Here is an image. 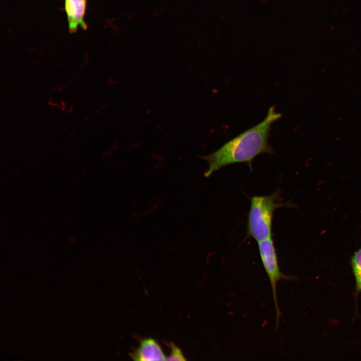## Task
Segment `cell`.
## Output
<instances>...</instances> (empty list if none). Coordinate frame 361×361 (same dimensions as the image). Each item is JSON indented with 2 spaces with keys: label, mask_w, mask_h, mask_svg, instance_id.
Returning a JSON list of instances; mask_svg holds the SVG:
<instances>
[{
  "label": "cell",
  "mask_w": 361,
  "mask_h": 361,
  "mask_svg": "<svg viewBox=\"0 0 361 361\" xmlns=\"http://www.w3.org/2000/svg\"><path fill=\"white\" fill-rule=\"evenodd\" d=\"M87 3V0L64 1V10L70 33L76 32L79 27L84 30L87 29L85 21Z\"/></svg>",
  "instance_id": "4"
},
{
  "label": "cell",
  "mask_w": 361,
  "mask_h": 361,
  "mask_svg": "<svg viewBox=\"0 0 361 361\" xmlns=\"http://www.w3.org/2000/svg\"><path fill=\"white\" fill-rule=\"evenodd\" d=\"M258 247L262 265L271 287L276 311V326H278L281 313L277 300V283L280 280H289L292 279L293 278L286 275L280 270L277 253L272 237L258 242Z\"/></svg>",
  "instance_id": "3"
},
{
  "label": "cell",
  "mask_w": 361,
  "mask_h": 361,
  "mask_svg": "<svg viewBox=\"0 0 361 361\" xmlns=\"http://www.w3.org/2000/svg\"><path fill=\"white\" fill-rule=\"evenodd\" d=\"M169 346L170 349V354L168 356L166 357V360H185L186 359L185 358L184 355L181 349L178 347L175 344L171 342L169 344Z\"/></svg>",
  "instance_id": "7"
},
{
  "label": "cell",
  "mask_w": 361,
  "mask_h": 361,
  "mask_svg": "<svg viewBox=\"0 0 361 361\" xmlns=\"http://www.w3.org/2000/svg\"><path fill=\"white\" fill-rule=\"evenodd\" d=\"M281 117L275 106H272L261 122L226 142L215 151L203 156L209 165L205 176L209 177L222 167L237 163H246L252 169L253 160L257 156L273 154L268 138L272 125Z\"/></svg>",
  "instance_id": "1"
},
{
  "label": "cell",
  "mask_w": 361,
  "mask_h": 361,
  "mask_svg": "<svg viewBox=\"0 0 361 361\" xmlns=\"http://www.w3.org/2000/svg\"><path fill=\"white\" fill-rule=\"evenodd\" d=\"M130 356L134 360H164L166 359L158 343L151 338L141 340L138 347L130 353Z\"/></svg>",
  "instance_id": "5"
},
{
  "label": "cell",
  "mask_w": 361,
  "mask_h": 361,
  "mask_svg": "<svg viewBox=\"0 0 361 361\" xmlns=\"http://www.w3.org/2000/svg\"><path fill=\"white\" fill-rule=\"evenodd\" d=\"M350 264L355 281L356 294L361 293V248L350 258Z\"/></svg>",
  "instance_id": "6"
},
{
  "label": "cell",
  "mask_w": 361,
  "mask_h": 361,
  "mask_svg": "<svg viewBox=\"0 0 361 361\" xmlns=\"http://www.w3.org/2000/svg\"><path fill=\"white\" fill-rule=\"evenodd\" d=\"M247 234L257 242L272 237V225L275 210L285 206L276 191L269 196H253L250 200Z\"/></svg>",
  "instance_id": "2"
}]
</instances>
